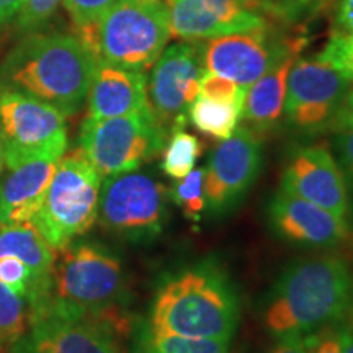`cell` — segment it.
Masks as SVG:
<instances>
[{"label": "cell", "instance_id": "1", "mask_svg": "<svg viewBox=\"0 0 353 353\" xmlns=\"http://www.w3.org/2000/svg\"><path fill=\"white\" fill-rule=\"evenodd\" d=\"M353 307V272L341 255H316L285 268L263 304L273 337L314 334L345 319Z\"/></svg>", "mask_w": 353, "mask_h": 353}, {"label": "cell", "instance_id": "2", "mask_svg": "<svg viewBox=\"0 0 353 353\" xmlns=\"http://www.w3.org/2000/svg\"><path fill=\"white\" fill-rule=\"evenodd\" d=\"M95 64L76 34L33 33L0 64V88L30 95L72 117L87 101Z\"/></svg>", "mask_w": 353, "mask_h": 353}, {"label": "cell", "instance_id": "3", "mask_svg": "<svg viewBox=\"0 0 353 353\" xmlns=\"http://www.w3.org/2000/svg\"><path fill=\"white\" fill-rule=\"evenodd\" d=\"M241 321V301L223 268L201 262L176 272L159 286L149 327L185 337L231 341Z\"/></svg>", "mask_w": 353, "mask_h": 353}, {"label": "cell", "instance_id": "4", "mask_svg": "<svg viewBox=\"0 0 353 353\" xmlns=\"http://www.w3.org/2000/svg\"><path fill=\"white\" fill-rule=\"evenodd\" d=\"M52 276L51 299L59 306L100 317L120 335L130 332L123 312L126 276L121 260L97 242H70L59 250Z\"/></svg>", "mask_w": 353, "mask_h": 353}, {"label": "cell", "instance_id": "5", "mask_svg": "<svg viewBox=\"0 0 353 353\" xmlns=\"http://www.w3.org/2000/svg\"><path fill=\"white\" fill-rule=\"evenodd\" d=\"M95 61L145 72L172 38L165 0H120L95 23L76 28Z\"/></svg>", "mask_w": 353, "mask_h": 353}, {"label": "cell", "instance_id": "6", "mask_svg": "<svg viewBox=\"0 0 353 353\" xmlns=\"http://www.w3.org/2000/svg\"><path fill=\"white\" fill-rule=\"evenodd\" d=\"M101 176L81 149L64 154L52 175L33 226L56 252L94 226Z\"/></svg>", "mask_w": 353, "mask_h": 353}, {"label": "cell", "instance_id": "7", "mask_svg": "<svg viewBox=\"0 0 353 353\" xmlns=\"http://www.w3.org/2000/svg\"><path fill=\"white\" fill-rule=\"evenodd\" d=\"M167 132L151 107L114 118H85L81 128V151L101 179L138 170L164 149Z\"/></svg>", "mask_w": 353, "mask_h": 353}, {"label": "cell", "instance_id": "8", "mask_svg": "<svg viewBox=\"0 0 353 353\" xmlns=\"http://www.w3.org/2000/svg\"><path fill=\"white\" fill-rule=\"evenodd\" d=\"M170 190L154 176L132 170L101 179V228L131 241H148L164 231Z\"/></svg>", "mask_w": 353, "mask_h": 353}, {"label": "cell", "instance_id": "9", "mask_svg": "<svg viewBox=\"0 0 353 353\" xmlns=\"http://www.w3.org/2000/svg\"><path fill=\"white\" fill-rule=\"evenodd\" d=\"M120 337L107 321L51 299L30 312L28 330L8 353H123Z\"/></svg>", "mask_w": 353, "mask_h": 353}, {"label": "cell", "instance_id": "10", "mask_svg": "<svg viewBox=\"0 0 353 353\" xmlns=\"http://www.w3.org/2000/svg\"><path fill=\"white\" fill-rule=\"evenodd\" d=\"M0 138L6 165L39 156L63 157L68 151V125L59 110L0 88Z\"/></svg>", "mask_w": 353, "mask_h": 353}, {"label": "cell", "instance_id": "11", "mask_svg": "<svg viewBox=\"0 0 353 353\" xmlns=\"http://www.w3.org/2000/svg\"><path fill=\"white\" fill-rule=\"evenodd\" d=\"M148 79V101L162 130L172 134L187 125L190 107L200 97L203 43L176 41L167 46Z\"/></svg>", "mask_w": 353, "mask_h": 353}, {"label": "cell", "instance_id": "12", "mask_svg": "<svg viewBox=\"0 0 353 353\" xmlns=\"http://www.w3.org/2000/svg\"><path fill=\"white\" fill-rule=\"evenodd\" d=\"M352 85L347 77L319 57L296 59L286 81L283 108L286 125L303 134L330 131Z\"/></svg>", "mask_w": 353, "mask_h": 353}, {"label": "cell", "instance_id": "13", "mask_svg": "<svg viewBox=\"0 0 353 353\" xmlns=\"http://www.w3.org/2000/svg\"><path fill=\"white\" fill-rule=\"evenodd\" d=\"M304 44V38L276 37L265 26L208 39L203 43V64L206 72L226 77L247 90L285 56L299 54Z\"/></svg>", "mask_w": 353, "mask_h": 353}, {"label": "cell", "instance_id": "14", "mask_svg": "<svg viewBox=\"0 0 353 353\" xmlns=\"http://www.w3.org/2000/svg\"><path fill=\"white\" fill-rule=\"evenodd\" d=\"M262 169V139L250 128L237 126L211 152L205 167V200L211 214L228 213L252 187Z\"/></svg>", "mask_w": 353, "mask_h": 353}, {"label": "cell", "instance_id": "15", "mask_svg": "<svg viewBox=\"0 0 353 353\" xmlns=\"http://www.w3.org/2000/svg\"><path fill=\"white\" fill-rule=\"evenodd\" d=\"M280 188L347 219L348 185L337 159L325 144L294 149L281 175Z\"/></svg>", "mask_w": 353, "mask_h": 353}, {"label": "cell", "instance_id": "16", "mask_svg": "<svg viewBox=\"0 0 353 353\" xmlns=\"http://www.w3.org/2000/svg\"><path fill=\"white\" fill-rule=\"evenodd\" d=\"M172 37L200 41L268 26L263 8L244 0H167ZM265 12V10H263Z\"/></svg>", "mask_w": 353, "mask_h": 353}, {"label": "cell", "instance_id": "17", "mask_svg": "<svg viewBox=\"0 0 353 353\" xmlns=\"http://www.w3.org/2000/svg\"><path fill=\"white\" fill-rule=\"evenodd\" d=\"M270 228L281 239L311 249H334L350 236L347 219L278 188L268 203Z\"/></svg>", "mask_w": 353, "mask_h": 353}, {"label": "cell", "instance_id": "18", "mask_svg": "<svg viewBox=\"0 0 353 353\" xmlns=\"http://www.w3.org/2000/svg\"><path fill=\"white\" fill-rule=\"evenodd\" d=\"M61 157L39 156L13 162L0 174V228L33 223Z\"/></svg>", "mask_w": 353, "mask_h": 353}, {"label": "cell", "instance_id": "19", "mask_svg": "<svg viewBox=\"0 0 353 353\" xmlns=\"http://www.w3.org/2000/svg\"><path fill=\"white\" fill-rule=\"evenodd\" d=\"M149 107L145 72L97 61L87 95V118H114Z\"/></svg>", "mask_w": 353, "mask_h": 353}, {"label": "cell", "instance_id": "20", "mask_svg": "<svg viewBox=\"0 0 353 353\" xmlns=\"http://www.w3.org/2000/svg\"><path fill=\"white\" fill-rule=\"evenodd\" d=\"M0 255L20 259L30 270V312L46 306L52 296L57 252L48 244L41 232L32 223L0 228Z\"/></svg>", "mask_w": 353, "mask_h": 353}, {"label": "cell", "instance_id": "21", "mask_svg": "<svg viewBox=\"0 0 353 353\" xmlns=\"http://www.w3.org/2000/svg\"><path fill=\"white\" fill-rule=\"evenodd\" d=\"M298 56L299 54L285 56L247 88L242 118H244L245 126L257 134H265L275 130L283 118L286 81H288L291 65L298 59Z\"/></svg>", "mask_w": 353, "mask_h": 353}, {"label": "cell", "instance_id": "22", "mask_svg": "<svg viewBox=\"0 0 353 353\" xmlns=\"http://www.w3.org/2000/svg\"><path fill=\"white\" fill-rule=\"evenodd\" d=\"M188 118L203 134L224 141L231 138L232 132L239 126L242 107L200 95L190 107Z\"/></svg>", "mask_w": 353, "mask_h": 353}, {"label": "cell", "instance_id": "23", "mask_svg": "<svg viewBox=\"0 0 353 353\" xmlns=\"http://www.w3.org/2000/svg\"><path fill=\"white\" fill-rule=\"evenodd\" d=\"M141 339L154 353H229L231 341L185 337L151 327L141 330Z\"/></svg>", "mask_w": 353, "mask_h": 353}, {"label": "cell", "instance_id": "24", "mask_svg": "<svg viewBox=\"0 0 353 353\" xmlns=\"http://www.w3.org/2000/svg\"><path fill=\"white\" fill-rule=\"evenodd\" d=\"M201 144L195 134L179 130L170 134L162 154V172L172 180H180L195 169Z\"/></svg>", "mask_w": 353, "mask_h": 353}, {"label": "cell", "instance_id": "25", "mask_svg": "<svg viewBox=\"0 0 353 353\" xmlns=\"http://www.w3.org/2000/svg\"><path fill=\"white\" fill-rule=\"evenodd\" d=\"M28 325V303L0 283V345L7 353L26 334Z\"/></svg>", "mask_w": 353, "mask_h": 353}, {"label": "cell", "instance_id": "26", "mask_svg": "<svg viewBox=\"0 0 353 353\" xmlns=\"http://www.w3.org/2000/svg\"><path fill=\"white\" fill-rule=\"evenodd\" d=\"M170 200L192 221H200L206 210L205 169H193L183 179L176 180L170 190Z\"/></svg>", "mask_w": 353, "mask_h": 353}, {"label": "cell", "instance_id": "27", "mask_svg": "<svg viewBox=\"0 0 353 353\" xmlns=\"http://www.w3.org/2000/svg\"><path fill=\"white\" fill-rule=\"evenodd\" d=\"M335 0H272L268 13L283 23L299 25L314 19Z\"/></svg>", "mask_w": 353, "mask_h": 353}, {"label": "cell", "instance_id": "28", "mask_svg": "<svg viewBox=\"0 0 353 353\" xmlns=\"http://www.w3.org/2000/svg\"><path fill=\"white\" fill-rule=\"evenodd\" d=\"M317 57L337 69L353 83V34L332 32Z\"/></svg>", "mask_w": 353, "mask_h": 353}, {"label": "cell", "instance_id": "29", "mask_svg": "<svg viewBox=\"0 0 353 353\" xmlns=\"http://www.w3.org/2000/svg\"><path fill=\"white\" fill-rule=\"evenodd\" d=\"M63 0H23L17 13V25L21 32H37L54 15Z\"/></svg>", "mask_w": 353, "mask_h": 353}, {"label": "cell", "instance_id": "30", "mask_svg": "<svg viewBox=\"0 0 353 353\" xmlns=\"http://www.w3.org/2000/svg\"><path fill=\"white\" fill-rule=\"evenodd\" d=\"M245 88L237 85L236 82L229 81L226 77H221L218 74L206 72L201 77V88L200 95L208 97V99L229 101V103L239 105L244 108L245 100Z\"/></svg>", "mask_w": 353, "mask_h": 353}, {"label": "cell", "instance_id": "31", "mask_svg": "<svg viewBox=\"0 0 353 353\" xmlns=\"http://www.w3.org/2000/svg\"><path fill=\"white\" fill-rule=\"evenodd\" d=\"M0 283L28 303L32 278H30V270L20 259L13 255H0Z\"/></svg>", "mask_w": 353, "mask_h": 353}, {"label": "cell", "instance_id": "32", "mask_svg": "<svg viewBox=\"0 0 353 353\" xmlns=\"http://www.w3.org/2000/svg\"><path fill=\"white\" fill-rule=\"evenodd\" d=\"M120 0H63V6L72 20L74 28H82L100 20Z\"/></svg>", "mask_w": 353, "mask_h": 353}, {"label": "cell", "instance_id": "33", "mask_svg": "<svg viewBox=\"0 0 353 353\" xmlns=\"http://www.w3.org/2000/svg\"><path fill=\"white\" fill-rule=\"evenodd\" d=\"M334 152L339 165L345 175L347 185L353 188V130L335 131L334 136Z\"/></svg>", "mask_w": 353, "mask_h": 353}, {"label": "cell", "instance_id": "34", "mask_svg": "<svg viewBox=\"0 0 353 353\" xmlns=\"http://www.w3.org/2000/svg\"><path fill=\"white\" fill-rule=\"evenodd\" d=\"M312 334L278 335L267 353H309Z\"/></svg>", "mask_w": 353, "mask_h": 353}, {"label": "cell", "instance_id": "35", "mask_svg": "<svg viewBox=\"0 0 353 353\" xmlns=\"http://www.w3.org/2000/svg\"><path fill=\"white\" fill-rule=\"evenodd\" d=\"M309 353H342L337 327L330 325V327L322 329L319 334H312Z\"/></svg>", "mask_w": 353, "mask_h": 353}, {"label": "cell", "instance_id": "36", "mask_svg": "<svg viewBox=\"0 0 353 353\" xmlns=\"http://www.w3.org/2000/svg\"><path fill=\"white\" fill-rule=\"evenodd\" d=\"M332 20V32L353 34V0H337Z\"/></svg>", "mask_w": 353, "mask_h": 353}, {"label": "cell", "instance_id": "37", "mask_svg": "<svg viewBox=\"0 0 353 353\" xmlns=\"http://www.w3.org/2000/svg\"><path fill=\"white\" fill-rule=\"evenodd\" d=\"M343 130H353V85L347 92L341 108H339L337 114H335L332 126H330V131L334 132Z\"/></svg>", "mask_w": 353, "mask_h": 353}, {"label": "cell", "instance_id": "38", "mask_svg": "<svg viewBox=\"0 0 353 353\" xmlns=\"http://www.w3.org/2000/svg\"><path fill=\"white\" fill-rule=\"evenodd\" d=\"M23 0H0V28L17 17Z\"/></svg>", "mask_w": 353, "mask_h": 353}, {"label": "cell", "instance_id": "39", "mask_svg": "<svg viewBox=\"0 0 353 353\" xmlns=\"http://www.w3.org/2000/svg\"><path fill=\"white\" fill-rule=\"evenodd\" d=\"M339 330V339H341L342 353H353V321L342 324Z\"/></svg>", "mask_w": 353, "mask_h": 353}, {"label": "cell", "instance_id": "40", "mask_svg": "<svg viewBox=\"0 0 353 353\" xmlns=\"http://www.w3.org/2000/svg\"><path fill=\"white\" fill-rule=\"evenodd\" d=\"M131 353H154V352L148 345H145L144 341H143V339H141V335H139V339H138V341H136Z\"/></svg>", "mask_w": 353, "mask_h": 353}, {"label": "cell", "instance_id": "41", "mask_svg": "<svg viewBox=\"0 0 353 353\" xmlns=\"http://www.w3.org/2000/svg\"><path fill=\"white\" fill-rule=\"evenodd\" d=\"M244 2L254 3V6H257V7H260V8H263L265 12H268V8H270V2H272V0H244Z\"/></svg>", "mask_w": 353, "mask_h": 353}, {"label": "cell", "instance_id": "42", "mask_svg": "<svg viewBox=\"0 0 353 353\" xmlns=\"http://www.w3.org/2000/svg\"><path fill=\"white\" fill-rule=\"evenodd\" d=\"M3 167H6V154H3V143L0 138V174L3 172Z\"/></svg>", "mask_w": 353, "mask_h": 353}, {"label": "cell", "instance_id": "43", "mask_svg": "<svg viewBox=\"0 0 353 353\" xmlns=\"http://www.w3.org/2000/svg\"><path fill=\"white\" fill-rule=\"evenodd\" d=\"M0 353H7V350L2 345H0Z\"/></svg>", "mask_w": 353, "mask_h": 353}]
</instances>
